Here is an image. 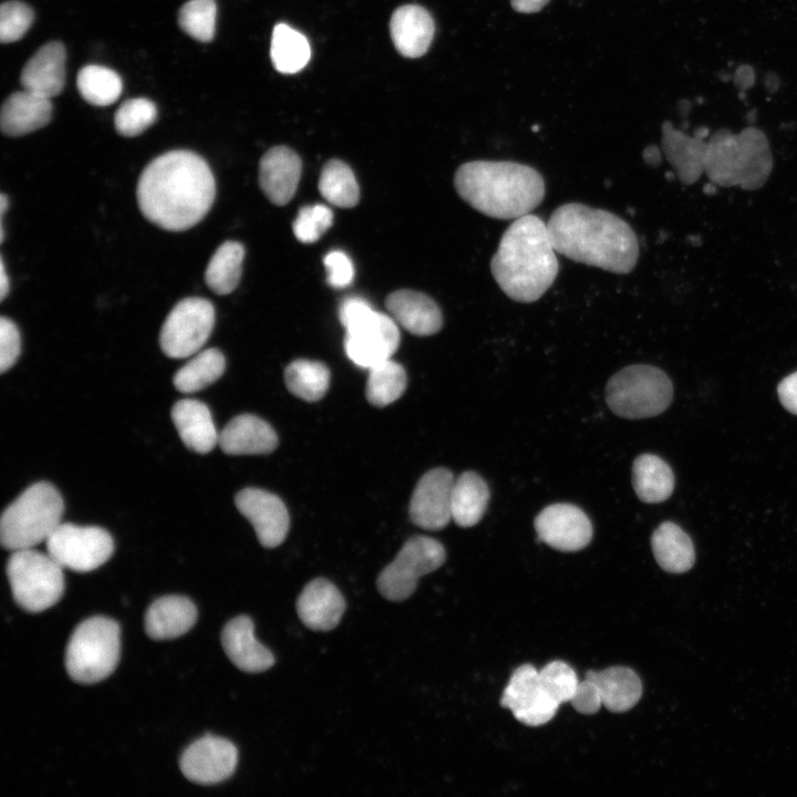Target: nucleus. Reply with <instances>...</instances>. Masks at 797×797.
Segmentation results:
<instances>
[{
	"mask_svg": "<svg viewBox=\"0 0 797 797\" xmlns=\"http://www.w3.org/2000/svg\"><path fill=\"white\" fill-rule=\"evenodd\" d=\"M488 500L489 489L485 480L475 472H464L453 486V520L464 528L476 525L483 518Z\"/></svg>",
	"mask_w": 797,
	"mask_h": 797,
	"instance_id": "nucleus-33",
	"label": "nucleus"
},
{
	"mask_svg": "<svg viewBox=\"0 0 797 797\" xmlns=\"http://www.w3.org/2000/svg\"><path fill=\"white\" fill-rule=\"evenodd\" d=\"M214 324L215 309L209 300L185 298L174 306L162 325L161 349L172 359L196 354L207 342Z\"/></svg>",
	"mask_w": 797,
	"mask_h": 797,
	"instance_id": "nucleus-12",
	"label": "nucleus"
},
{
	"mask_svg": "<svg viewBox=\"0 0 797 797\" xmlns=\"http://www.w3.org/2000/svg\"><path fill=\"white\" fill-rule=\"evenodd\" d=\"M218 444L228 455H261L278 446L273 428L262 418L241 414L230 420L219 434Z\"/></svg>",
	"mask_w": 797,
	"mask_h": 797,
	"instance_id": "nucleus-25",
	"label": "nucleus"
},
{
	"mask_svg": "<svg viewBox=\"0 0 797 797\" xmlns=\"http://www.w3.org/2000/svg\"><path fill=\"white\" fill-rule=\"evenodd\" d=\"M34 19L32 9L20 1H8L0 9V40L10 43L21 39Z\"/></svg>",
	"mask_w": 797,
	"mask_h": 797,
	"instance_id": "nucleus-45",
	"label": "nucleus"
},
{
	"mask_svg": "<svg viewBox=\"0 0 797 797\" xmlns=\"http://www.w3.org/2000/svg\"><path fill=\"white\" fill-rule=\"evenodd\" d=\"M226 368L224 354L216 348L197 352L176 371L173 383L182 393H194L218 380Z\"/></svg>",
	"mask_w": 797,
	"mask_h": 797,
	"instance_id": "nucleus-36",
	"label": "nucleus"
},
{
	"mask_svg": "<svg viewBox=\"0 0 797 797\" xmlns=\"http://www.w3.org/2000/svg\"><path fill=\"white\" fill-rule=\"evenodd\" d=\"M328 282L333 288H345L354 278V267L349 256L340 250L330 251L323 259Z\"/></svg>",
	"mask_w": 797,
	"mask_h": 797,
	"instance_id": "nucleus-47",
	"label": "nucleus"
},
{
	"mask_svg": "<svg viewBox=\"0 0 797 797\" xmlns=\"http://www.w3.org/2000/svg\"><path fill=\"white\" fill-rule=\"evenodd\" d=\"M288 390L307 402H315L324 396L329 389L330 371L321 362L296 360L284 371Z\"/></svg>",
	"mask_w": 797,
	"mask_h": 797,
	"instance_id": "nucleus-37",
	"label": "nucleus"
},
{
	"mask_svg": "<svg viewBox=\"0 0 797 797\" xmlns=\"http://www.w3.org/2000/svg\"><path fill=\"white\" fill-rule=\"evenodd\" d=\"M66 54L61 42L42 45L25 63L21 72L24 90L52 99L61 93L65 83Z\"/></svg>",
	"mask_w": 797,
	"mask_h": 797,
	"instance_id": "nucleus-24",
	"label": "nucleus"
},
{
	"mask_svg": "<svg viewBox=\"0 0 797 797\" xmlns=\"http://www.w3.org/2000/svg\"><path fill=\"white\" fill-rule=\"evenodd\" d=\"M121 651V630L116 621L93 617L80 623L65 651L69 676L81 684L97 683L113 673Z\"/></svg>",
	"mask_w": 797,
	"mask_h": 797,
	"instance_id": "nucleus-8",
	"label": "nucleus"
},
{
	"mask_svg": "<svg viewBox=\"0 0 797 797\" xmlns=\"http://www.w3.org/2000/svg\"><path fill=\"white\" fill-rule=\"evenodd\" d=\"M390 315L397 324L415 335H432L443 325L437 303L428 296L410 289L392 292L385 300Z\"/></svg>",
	"mask_w": 797,
	"mask_h": 797,
	"instance_id": "nucleus-21",
	"label": "nucleus"
},
{
	"mask_svg": "<svg viewBox=\"0 0 797 797\" xmlns=\"http://www.w3.org/2000/svg\"><path fill=\"white\" fill-rule=\"evenodd\" d=\"M490 270L511 300L531 303L540 299L559 272L547 222L532 214L515 219L500 238Z\"/></svg>",
	"mask_w": 797,
	"mask_h": 797,
	"instance_id": "nucleus-3",
	"label": "nucleus"
},
{
	"mask_svg": "<svg viewBox=\"0 0 797 797\" xmlns=\"http://www.w3.org/2000/svg\"><path fill=\"white\" fill-rule=\"evenodd\" d=\"M643 159L650 166H659L662 161L660 148L655 145H649L643 151Z\"/></svg>",
	"mask_w": 797,
	"mask_h": 797,
	"instance_id": "nucleus-52",
	"label": "nucleus"
},
{
	"mask_svg": "<svg viewBox=\"0 0 797 797\" xmlns=\"http://www.w3.org/2000/svg\"><path fill=\"white\" fill-rule=\"evenodd\" d=\"M632 484L642 501L656 504L666 500L673 493L674 475L659 456L642 454L633 462Z\"/></svg>",
	"mask_w": 797,
	"mask_h": 797,
	"instance_id": "nucleus-32",
	"label": "nucleus"
},
{
	"mask_svg": "<svg viewBox=\"0 0 797 797\" xmlns=\"http://www.w3.org/2000/svg\"><path fill=\"white\" fill-rule=\"evenodd\" d=\"M661 130V147L666 161L683 184H694L704 173L708 130L698 127L690 136L676 130L669 121L663 122Z\"/></svg>",
	"mask_w": 797,
	"mask_h": 797,
	"instance_id": "nucleus-18",
	"label": "nucleus"
},
{
	"mask_svg": "<svg viewBox=\"0 0 797 797\" xmlns=\"http://www.w3.org/2000/svg\"><path fill=\"white\" fill-rule=\"evenodd\" d=\"M9 207V199L4 194L0 195V215H1V235H0V241L3 242L4 240V229H3V216L6 214V210Z\"/></svg>",
	"mask_w": 797,
	"mask_h": 797,
	"instance_id": "nucleus-54",
	"label": "nucleus"
},
{
	"mask_svg": "<svg viewBox=\"0 0 797 797\" xmlns=\"http://www.w3.org/2000/svg\"><path fill=\"white\" fill-rule=\"evenodd\" d=\"M651 546L658 565L671 573H682L692 568L695 560L691 538L676 524L665 521L652 534Z\"/></svg>",
	"mask_w": 797,
	"mask_h": 797,
	"instance_id": "nucleus-31",
	"label": "nucleus"
},
{
	"mask_svg": "<svg viewBox=\"0 0 797 797\" xmlns=\"http://www.w3.org/2000/svg\"><path fill=\"white\" fill-rule=\"evenodd\" d=\"M62 569L49 553L33 548L12 551L7 576L15 603L32 613L54 605L64 591Z\"/></svg>",
	"mask_w": 797,
	"mask_h": 797,
	"instance_id": "nucleus-10",
	"label": "nucleus"
},
{
	"mask_svg": "<svg viewBox=\"0 0 797 797\" xmlns=\"http://www.w3.org/2000/svg\"><path fill=\"white\" fill-rule=\"evenodd\" d=\"M318 187L323 198L337 207L351 208L359 203L356 178L349 165L340 159L323 165Z\"/></svg>",
	"mask_w": 797,
	"mask_h": 797,
	"instance_id": "nucleus-38",
	"label": "nucleus"
},
{
	"mask_svg": "<svg viewBox=\"0 0 797 797\" xmlns=\"http://www.w3.org/2000/svg\"><path fill=\"white\" fill-rule=\"evenodd\" d=\"M345 330L344 350L358 366L370 369L391 359L400 344L398 324L362 298L345 299L339 309Z\"/></svg>",
	"mask_w": 797,
	"mask_h": 797,
	"instance_id": "nucleus-7",
	"label": "nucleus"
},
{
	"mask_svg": "<svg viewBox=\"0 0 797 797\" xmlns=\"http://www.w3.org/2000/svg\"><path fill=\"white\" fill-rule=\"evenodd\" d=\"M579 682L573 669L563 661H552L539 671L541 689L560 705L571 701Z\"/></svg>",
	"mask_w": 797,
	"mask_h": 797,
	"instance_id": "nucleus-43",
	"label": "nucleus"
},
{
	"mask_svg": "<svg viewBox=\"0 0 797 797\" xmlns=\"http://www.w3.org/2000/svg\"><path fill=\"white\" fill-rule=\"evenodd\" d=\"M51 117V99L23 90L11 94L2 104L1 131L7 136H22L45 126Z\"/></svg>",
	"mask_w": 797,
	"mask_h": 797,
	"instance_id": "nucleus-28",
	"label": "nucleus"
},
{
	"mask_svg": "<svg viewBox=\"0 0 797 797\" xmlns=\"http://www.w3.org/2000/svg\"><path fill=\"white\" fill-rule=\"evenodd\" d=\"M238 763V751L228 739L206 735L194 742L182 755L183 775L199 785H214L229 778Z\"/></svg>",
	"mask_w": 797,
	"mask_h": 797,
	"instance_id": "nucleus-14",
	"label": "nucleus"
},
{
	"mask_svg": "<svg viewBox=\"0 0 797 797\" xmlns=\"http://www.w3.org/2000/svg\"><path fill=\"white\" fill-rule=\"evenodd\" d=\"M64 505L58 489L38 482L21 493L2 513L1 545L10 551L31 549L46 541L61 524Z\"/></svg>",
	"mask_w": 797,
	"mask_h": 797,
	"instance_id": "nucleus-6",
	"label": "nucleus"
},
{
	"mask_svg": "<svg viewBox=\"0 0 797 797\" xmlns=\"http://www.w3.org/2000/svg\"><path fill=\"white\" fill-rule=\"evenodd\" d=\"M369 371L365 394L370 404L384 407L404 393L406 373L400 363L389 359L370 368Z\"/></svg>",
	"mask_w": 797,
	"mask_h": 797,
	"instance_id": "nucleus-39",
	"label": "nucleus"
},
{
	"mask_svg": "<svg viewBox=\"0 0 797 797\" xmlns=\"http://www.w3.org/2000/svg\"><path fill=\"white\" fill-rule=\"evenodd\" d=\"M157 117L155 104L144 97L125 101L114 115V125L118 134L133 137L142 134Z\"/></svg>",
	"mask_w": 797,
	"mask_h": 797,
	"instance_id": "nucleus-42",
	"label": "nucleus"
},
{
	"mask_svg": "<svg viewBox=\"0 0 797 797\" xmlns=\"http://www.w3.org/2000/svg\"><path fill=\"white\" fill-rule=\"evenodd\" d=\"M311 56L307 38L286 23L275 25L270 43V58L280 73L292 74L301 71Z\"/></svg>",
	"mask_w": 797,
	"mask_h": 797,
	"instance_id": "nucleus-34",
	"label": "nucleus"
},
{
	"mask_svg": "<svg viewBox=\"0 0 797 797\" xmlns=\"http://www.w3.org/2000/svg\"><path fill=\"white\" fill-rule=\"evenodd\" d=\"M777 392L783 406L797 415V372L785 377L779 383Z\"/></svg>",
	"mask_w": 797,
	"mask_h": 797,
	"instance_id": "nucleus-49",
	"label": "nucleus"
},
{
	"mask_svg": "<svg viewBox=\"0 0 797 797\" xmlns=\"http://www.w3.org/2000/svg\"><path fill=\"white\" fill-rule=\"evenodd\" d=\"M754 70L749 65H742L737 69L734 81L742 89H748L754 84Z\"/></svg>",
	"mask_w": 797,
	"mask_h": 797,
	"instance_id": "nucleus-51",
	"label": "nucleus"
},
{
	"mask_svg": "<svg viewBox=\"0 0 797 797\" xmlns=\"http://www.w3.org/2000/svg\"><path fill=\"white\" fill-rule=\"evenodd\" d=\"M392 41L406 58L422 56L428 50L435 24L429 12L416 4L397 8L390 21Z\"/></svg>",
	"mask_w": 797,
	"mask_h": 797,
	"instance_id": "nucleus-26",
	"label": "nucleus"
},
{
	"mask_svg": "<svg viewBox=\"0 0 797 797\" xmlns=\"http://www.w3.org/2000/svg\"><path fill=\"white\" fill-rule=\"evenodd\" d=\"M80 94L90 104L107 106L121 95L123 84L120 75L101 65H86L76 77Z\"/></svg>",
	"mask_w": 797,
	"mask_h": 797,
	"instance_id": "nucleus-40",
	"label": "nucleus"
},
{
	"mask_svg": "<svg viewBox=\"0 0 797 797\" xmlns=\"http://www.w3.org/2000/svg\"><path fill=\"white\" fill-rule=\"evenodd\" d=\"M216 13L215 0H189L179 10L178 23L192 38L209 42L215 34Z\"/></svg>",
	"mask_w": 797,
	"mask_h": 797,
	"instance_id": "nucleus-41",
	"label": "nucleus"
},
{
	"mask_svg": "<svg viewBox=\"0 0 797 797\" xmlns=\"http://www.w3.org/2000/svg\"><path fill=\"white\" fill-rule=\"evenodd\" d=\"M45 544L48 553L62 568L77 572H87L101 567L114 551L112 536L96 526L61 522Z\"/></svg>",
	"mask_w": 797,
	"mask_h": 797,
	"instance_id": "nucleus-13",
	"label": "nucleus"
},
{
	"mask_svg": "<svg viewBox=\"0 0 797 797\" xmlns=\"http://www.w3.org/2000/svg\"><path fill=\"white\" fill-rule=\"evenodd\" d=\"M500 705L517 721L538 717L560 705L540 686L539 671L531 664L518 666L503 692Z\"/></svg>",
	"mask_w": 797,
	"mask_h": 797,
	"instance_id": "nucleus-22",
	"label": "nucleus"
},
{
	"mask_svg": "<svg viewBox=\"0 0 797 797\" xmlns=\"http://www.w3.org/2000/svg\"><path fill=\"white\" fill-rule=\"evenodd\" d=\"M548 232L556 252L576 262L624 275L639 258V241L632 227L604 209L567 203L553 210Z\"/></svg>",
	"mask_w": 797,
	"mask_h": 797,
	"instance_id": "nucleus-2",
	"label": "nucleus"
},
{
	"mask_svg": "<svg viewBox=\"0 0 797 797\" xmlns=\"http://www.w3.org/2000/svg\"><path fill=\"white\" fill-rule=\"evenodd\" d=\"M332 210L321 204L303 206L293 224L296 238L303 244L317 241L332 225Z\"/></svg>",
	"mask_w": 797,
	"mask_h": 797,
	"instance_id": "nucleus-44",
	"label": "nucleus"
},
{
	"mask_svg": "<svg viewBox=\"0 0 797 797\" xmlns=\"http://www.w3.org/2000/svg\"><path fill=\"white\" fill-rule=\"evenodd\" d=\"M301 175V161L287 146L268 149L259 163V185L265 196L282 206L293 197Z\"/></svg>",
	"mask_w": 797,
	"mask_h": 797,
	"instance_id": "nucleus-20",
	"label": "nucleus"
},
{
	"mask_svg": "<svg viewBox=\"0 0 797 797\" xmlns=\"http://www.w3.org/2000/svg\"><path fill=\"white\" fill-rule=\"evenodd\" d=\"M570 703L576 711L582 714H594L600 710L602 701L591 677L586 675L584 680L579 682Z\"/></svg>",
	"mask_w": 797,
	"mask_h": 797,
	"instance_id": "nucleus-48",
	"label": "nucleus"
},
{
	"mask_svg": "<svg viewBox=\"0 0 797 797\" xmlns=\"http://www.w3.org/2000/svg\"><path fill=\"white\" fill-rule=\"evenodd\" d=\"M596 683L602 705L613 713L631 710L642 695V683L636 673L625 666H612L602 671H588Z\"/></svg>",
	"mask_w": 797,
	"mask_h": 797,
	"instance_id": "nucleus-30",
	"label": "nucleus"
},
{
	"mask_svg": "<svg viewBox=\"0 0 797 797\" xmlns=\"http://www.w3.org/2000/svg\"><path fill=\"white\" fill-rule=\"evenodd\" d=\"M443 545L427 536L410 538L395 559L379 575V592L387 600L404 601L415 591L421 577L433 572L445 562Z\"/></svg>",
	"mask_w": 797,
	"mask_h": 797,
	"instance_id": "nucleus-11",
	"label": "nucleus"
},
{
	"mask_svg": "<svg viewBox=\"0 0 797 797\" xmlns=\"http://www.w3.org/2000/svg\"><path fill=\"white\" fill-rule=\"evenodd\" d=\"M453 474L443 467L425 473L410 501L411 520L427 530L443 529L452 519Z\"/></svg>",
	"mask_w": 797,
	"mask_h": 797,
	"instance_id": "nucleus-16",
	"label": "nucleus"
},
{
	"mask_svg": "<svg viewBox=\"0 0 797 797\" xmlns=\"http://www.w3.org/2000/svg\"><path fill=\"white\" fill-rule=\"evenodd\" d=\"M539 540L560 551H578L589 545L592 525L582 509L571 504H552L535 518Z\"/></svg>",
	"mask_w": 797,
	"mask_h": 797,
	"instance_id": "nucleus-15",
	"label": "nucleus"
},
{
	"mask_svg": "<svg viewBox=\"0 0 797 797\" xmlns=\"http://www.w3.org/2000/svg\"><path fill=\"white\" fill-rule=\"evenodd\" d=\"M216 183L198 154L175 149L154 158L142 172L136 189L141 213L154 225L183 231L197 225L211 208Z\"/></svg>",
	"mask_w": 797,
	"mask_h": 797,
	"instance_id": "nucleus-1",
	"label": "nucleus"
},
{
	"mask_svg": "<svg viewBox=\"0 0 797 797\" xmlns=\"http://www.w3.org/2000/svg\"><path fill=\"white\" fill-rule=\"evenodd\" d=\"M772 168L768 139L754 126L739 133L720 128L707 141L704 174L716 186L756 190L764 186Z\"/></svg>",
	"mask_w": 797,
	"mask_h": 797,
	"instance_id": "nucleus-5",
	"label": "nucleus"
},
{
	"mask_svg": "<svg viewBox=\"0 0 797 797\" xmlns=\"http://www.w3.org/2000/svg\"><path fill=\"white\" fill-rule=\"evenodd\" d=\"M550 0H510L513 9L520 13L540 11Z\"/></svg>",
	"mask_w": 797,
	"mask_h": 797,
	"instance_id": "nucleus-50",
	"label": "nucleus"
},
{
	"mask_svg": "<svg viewBox=\"0 0 797 797\" xmlns=\"http://www.w3.org/2000/svg\"><path fill=\"white\" fill-rule=\"evenodd\" d=\"M673 385L659 368L629 365L611 376L605 401L618 416L636 420L661 414L672 402Z\"/></svg>",
	"mask_w": 797,
	"mask_h": 797,
	"instance_id": "nucleus-9",
	"label": "nucleus"
},
{
	"mask_svg": "<svg viewBox=\"0 0 797 797\" xmlns=\"http://www.w3.org/2000/svg\"><path fill=\"white\" fill-rule=\"evenodd\" d=\"M172 421L184 445L198 454L210 452L219 441L211 413L206 404L185 398L170 411Z\"/></svg>",
	"mask_w": 797,
	"mask_h": 797,
	"instance_id": "nucleus-29",
	"label": "nucleus"
},
{
	"mask_svg": "<svg viewBox=\"0 0 797 797\" xmlns=\"http://www.w3.org/2000/svg\"><path fill=\"white\" fill-rule=\"evenodd\" d=\"M237 509L252 525L259 542L275 548L283 542L289 530V514L275 494L259 488H245L235 497Z\"/></svg>",
	"mask_w": 797,
	"mask_h": 797,
	"instance_id": "nucleus-17",
	"label": "nucleus"
},
{
	"mask_svg": "<svg viewBox=\"0 0 797 797\" xmlns=\"http://www.w3.org/2000/svg\"><path fill=\"white\" fill-rule=\"evenodd\" d=\"M297 613L301 622L314 631L334 629L345 610V600L339 589L324 578L310 581L297 599Z\"/></svg>",
	"mask_w": 797,
	"mask_h": 797,
	"instance_id": "nucleus-19",
	"label": "nucleus"
},
{
	"mask_svg": "<svg viewBox=\"0 0 797 797\" xmlns=\"http://www.w3.org/2000/svg\"><path fill=\"white\" fill-rule=\"evenodd\" d=\"M9 278L6 272L3 259L0 262V300L3 301L9 292Z\"/></svg>",
	"mask_w": 797,
	"mask_h": 797,
	"instance_id": "nucleus-53",
	"label": "nucleus"
},
{
	"mask_svg": "<svg viewBox=\"0 0 797 797\" xmlns=\"http://www.w3.org/2000/svg\"><path fill=\"white\" fill-rule=\"evenodd\" d=\"M221 644L228 659L244 672H263L275 663L271 651L255 638L253 622L247 615L236 617L224 627Z\"/></svg>",
	"mask_w": 797,
	"mask_h": 797,
	"instance_id": "nucleus-23",
	"label": "nucleus"
},
{
	"mask_svg": "<svg viewBox=\"0 0 797 797\" xmlns=\"http://www.w3.org/2000/svg\"><path fill=\"white\" fill-rule=\"evenodd\" d=\"M458 196L475 210L496 219H517L537 208L546 193L541 174L509 161H473L454 176Z\"/></svg>",
	"mask_w": 797,
	"mask_h": 797,
	"instance_id": "nucleus-4",
	"label": "nucleus"
},
{
	"mask_svg": "<svg viewBox=\"0 0 797 797\" xmlns=\"http://www.w3.org/2000/svg\"><path fill=\"white\" fill-rule=\"evenodd\" d=\"M21 339L15 323L6 317L0 318V371L9 370L20 354Z\"/></svg>",
	"mask_w": 797,
	"mask_h": 797,
	"instance_id": "nucleus-46",
	"label": "nucleus"
},
{
	"mask_svg": "<svg viewBox=\"0 0 797 797\" xmlns=\"http://www.w3.org/2000/svg\"><path fill=\"white\" fill-rule=\"evenodd\" d=\"M196 620L197 609L188 598L165 596L149 605L144 627L153 640H172L188 632Z\"/></svg>",
	"mask_w": 797,
	"mask_h": 797,
	"instance_id": "nucleus-27",
	"label": "nucleus"
},
{
	"mask_svg": "<svg viewBox=\"0 0 797 797\" xmlns=\"http://www.w3.org/2000/svg\"><path fill=\"white\" fill-rule=\"evenodd\" d=\"M244 257L245 249L241 244L228 240L220 245L205 271L208 288L220 296L232 292L241 277Z\"/></svg>",
	"mask_w": 797,
	"mask_h": 797,
	"instance_id": "nucleus-35",
	"label": "nucleus"
}]
</instances>
